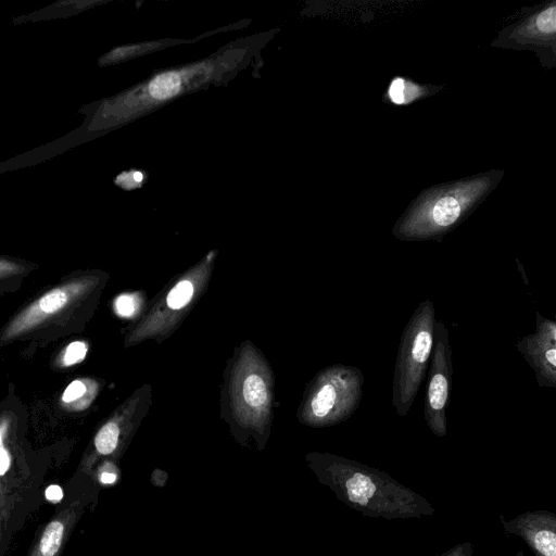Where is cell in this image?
Wrapping results in <instances>:
<instances>
[{
	"label": "cell",
	"instance_id": "6da1fadb",
	"mask_svg": "<svg viewBox=\"0 0 556 556\" xmlns=\"http://www.w3.org/2000/svg\"><path fill=\"white\" fill-rule=\"evenodd\" d=\"M96 277L72 273L25 303L0 329V348L14 342L47 344L79 332L87 319Z\"/></svg>",
	"mask_w": 556,
	"mask_h": 556
},
{
	"label": "cell",
	"instance_id": "7a4b0ae2",
	"mask_svg": "<svg viewBox=\"0 0 556 556\" xmlns=\"http://www.w3.org/2000/svg\"><path fill=\"white\" fill-rule=\"evenodd\" d=\"M324 469L338 497L366 517L393 520L434 514L422 495L382 470L340 456H329Z\"/></svg>",
	"mask_w": 556,
	"mask_h": 556
},
{
	"label": "cell",
	"instance_id": "3957f363",
	"mask_svg": "<svg viewBox=\"0 0 556 556\" xmlns=\"http://www.w3.org/2000/svg\"><path fill=\"white\" fill-rule=\"evenodd\" d=\"M494 181L493 173L425 191L395 223L392 235L402 241L441 239L469 215Z\"/></svg>",
	"mask_w": 556,
	"mask_h": 556
},
{
	"label": "cell",
	"instance_id": "277c9868",
	"mask_svg": "<svg viewBox=\"0 0 556 556\" xmlns=\"http://www.w3.org/2000/svg\"><path fill=\"white\" fill-rule=\"evenodd\" d=\"M435 308L420 302L405 325L399 343L392 380L391 403L400 417L406 416L428 371L433 344Z\"/></svg>",
	"mask_w": 556,
	"mask_h": 556
},
{
	"label": "cell",
	"instance_id": "5b68a950",
	"mask_svg": "<svg viewBox=\"0 0 556 556\" xmlns=\"http://www.w3.org/2000/svg\"><path fill=\"white\" fill-rule=\"evenodd\" d=\"M365 377L355 366L334 365L318 377L307 401V416L315 425H334L358 408Z\"/></svg>",
	"mask_w": 556,
	"mask_h": 556
},
{
	"label": "cell",
	"instance_id": "8992f818",
	"mask_svg": "<svg viewBox=\"0 0 556 556\" xmlns=\"http://www.w3.org/2000/svg\"><path fill=\"white\" fill-rule=\"evenodd\" d=\"M452 377L453 353L448 330L442 320H437L428 367L424 415L429 430L439 438L445 437L447 432L446 409Z\"/></svg>",
	"mask_w": 556,
	"mask_h": 556
},
{
	"label": "cell",
	"instance_id": "52a82bcc",
	"mask_svg": "<svg viewBox=\"0 0 556 556\" xmlns=\"http://www.w3.org/2000/svg\"><path fill=\"white\" fill-rule=\"evenodd\" d=\"M516 348L532 368L541 388H556V323L535 313V330L518 340Z\"/></svg>",
	"mask_w": 556,
	"mask_h": 556
},
{
	"label": "cell",
	"instance_id": "ba28073f",
	"mask_svg": "<svg viewBox=\"0 0 556 556\" xmlns=\"http://www.w3.org/2000/svg\"><path fill=\"white\" fill-rule=\"evenodd\" d=\"M555 1L535 11L529 17L503 30L493 45L515 49H530L547 59V48L555 51ZM548 60V59H547Z\"/></svg>",
	"mask_w": 556,
	"mask_h": 556
},
{
	"label": "cell",
	"instance_id": "9c48e42d",
	"mask_svg": "<svg viewBox=\"0 0 556 556\" xmlns=\"http://www.w3.org/2000/svg\"><path fill=\"white\" fill-rule=\"evenodd\" d=\"M507 533L521 538L534 556H556V515L548 510L522 513L502 522Z\"/></svg>",
	"mask_w": 556,
	"mask_h": 556
},
{
	"label": "cell",
	"instance_id": "30bf717a",
	"mask_svg": "<svg viewBox=\"0 0 556 556\" xmlns=\"http://www.w3.org/2000/svg\"><path fill=\"white\" fill-rule=\"evenodd\" d=\"M94 0H59L45 8L12 17V25L35 23L56 18H67L90 8L101 4Z\"/></svg>",
	"mask_w": 556,
	"mask_h": 556
},
{
	"label": "cell",
	"instance_id": "8fae6325",
	"mask_svg": "<svg viewBox=\"0 0 556 556\" xmlns=\"http://www.w3.org/2000/svg\"><path fill=\"white\" fill-rule=\"evenodd\" d=\"M37 264L24 258L0 255V294L17 291Z\"/></svg>",
	"mask_w": 556,
	"mask_h": 556
},
{
	"label": "cell",
	"instance_id": "7c38bea8",
	"mask_svg": "<svg viewBox=\"0 0 556 556\" xmlns=\"http://www.w3.org/2000/svg\"><path fill=\"white\" fill-rule=\"evenodd\" d=\"M429 87L418 85L404 77H394L387 89V97L395 105H406L413 101L427 97Z\"/></svg>",
	"mask_w": 556,
	"mask_h": 556
},
{
	"label": "cell",
	"instance_id": "4fadbf2b",
	"mask_svg": "<svg viewBox=\"0 0 556 556\" xmlns=\"http://www.w3.org/2000/svg\"><path fill=\"white\" fill-rule=\"evenodd\" d=\"M64 533V527L60 521H51L45 529L39 549L43 556H54L61 546Z\"/></svg>",
	"mask_w": 556,
	"mask_h": 556
},
{
	"label": "cell",
	"instance_id": "5bb4252c",
	"mask_svg": "<svg viewBox=\"0 0 556 556\" xmlns=\"http://www.w3.org/2000/svg\"><path fill=\"white\" fill-rule=\"evenodd\" d=\"M243 399L251 407L264 406L267 392L263 379L257 375H250L243 382Z\"/></svg>",
	"mask_w": 556,
	"mask_h": 556
},
{
	"label": "cell",
	"instance_id": "9a60e30c",
	"mask_svg": "<svg viewBox=\"0 0 556 556\" xmlns=\"http://www.w3.org/2000/svg\"><path fill=\"white\" fill-rule=\"evenodd\" d=\"M119 437L118 426L114 421L104 424L94 438V446L102 455L111 454L117 446Z\"/></svg>",
	"mask_w": 556,
	"mask_h": 556
},
{
	"label": "cell",
	"instance_id": "2e32d148",
	"mask_svg": "<svg viewBox=\"0 0 556 556\" xmlns=\"http://www.w3.org/2000/svg\"><path fill=\"white\" fill-rule=\"evenodd\" d=\"M179 84V77L176 74H163L151 83V93L159 99L174 96L178 91Z\"/></svg>",
	"mask_w": 556,
	"mask_h": 556
},
{
	"label": "cell",
	"instance_id": "e0dca14e",
	"mask_svg": "<svg viewBox=\"0 0 556 556\" xmlns=\"http://www.w3.org/2000/svg\"><path fill=\"white\" fill-rule=\"evenodd\" d=\"M193 295V286L190 281L178 282L167 295V305L173 309H179L187 305Z\"/></svg>",
	"mask_w": 556,
	"mask_h": 556
},
{
	"label": "cell",
	"instance_id": "ac0fdd59",
	"mask_svg": "<svg viewBox=\"0 0 556 556\" xmlns=\"http://www.w3.org/2000/svg\"><path fill=\"white\" fill-rule=\"evenodd\" d=\"M87 354V345L81 341H74L64 351L63 364L72 366L81 362Z\"/></svg>",
	"mask_w": 556,
	"mask_h": 556
},
{
	"label": "cell",
	"instance_id": "d6986e66",
	"mask_svg": "<svg viewBox=\"0 0 556 556\" xmlns=\"http://www.w3.org/2000/svg\"><path fill=\"white\" fill-rule=\"evenodd\" d=\"M86 386L80 380H74L71 382L62 395L63 403H72L86 393Z\"/></svg>",
	"mask_w": 556,
	"mask_h": 556
},
{
	"label": "cell",
	"instance_id": "ffe728a7",
	"mask_svg": "<svg viewBox=\"0 0 556 556\" xmlns=\"http://www.w3.org/2000/svg\"><path fill=\"white\" fill-rule=\"evenodd\" d=\"M116 312L121 316H131L136 311L135 298L129 294H122L115 301Z\"/></svg>",
	"mask_w": 556,
	"mask_h": 556
},
{
	"label": "cell",
	"instance_id": "44dd1931",
	"mask_svg": "<svg viewBox=\"0 0 556 556\" xmlns=\"http://www.w3.org/2000/svg\"><path fill=\"white\" fill-rule=\"evenodd\" d=\"M473 545L471 542H463L450 547L440 556H472Z\"/></svg>",
	"mask_w": 556,
	"mask_h": 556
},
{
	"label": "cell",
	"instance_id": "7402d4cb",
	"mask_svg": "<svg viewBox=\"0 0 556 556\" xmlns=\"http://www.w3.org/2000/svg\"><path fill=\"white\" fill-rule=\"evenodd\" d=\"M45 495L51 502H59L63 497V491L61 486L52 484L46 489Z\"/></svg>",
	"mask_w": 556,
	"mask_h": 556
},
{
	"label": "cell",
	"instance_id": "603a6c76",
	"mask_svg": "<svg viewBox=\"0 0 556 556\" xmlns=\"http://www.w3.org/2000/svg\"><path fill=\"white\" fill-rule=\"evenodd\" d=\"M10 466V458L7 451L0 447V476L4 475Z\"/></svg>",
	"mask_w": 556,
	"mask_h": 556
},
{
	"label": "cell",
	"instance_id": "cb8c5ba5",
	"mask_svg": "<svg viewBox=\"0 0 556 556\" xmlns=\"http://www.w3.org/2000/svg\"><path fill=\"white\" fill-rule=\"evenodd\" d=\"M116 479V476L114 473H111V472H103L101 475V481L103 483H113Z\"/></svg>",
	"mask_w": 556,
	"mask_h": 556
}]
</instances>
